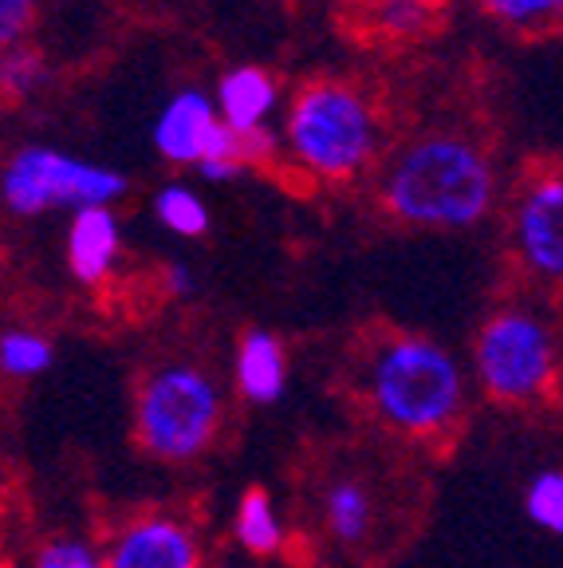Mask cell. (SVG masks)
I'll return each instance as SVG.
<instances>
[{"instance_id": "8", "label": "cell", "mask_w": 563, "mask_h": 568, "mask_svg": "<svg viewBox=\"0 0 563 568\" xmlns=\"http://www.w3.org/2000/svg\"><path fill=\"white\" fill-rule=\"evenodd\" d=\"M99 568H202L197 532L174 514H134L106 537Z\"/></svg>"}, {"instance_id": "22", "label": "cell", "mask_w": 563, "mask_h": 568, "mask_svg": "<svg viewBox=\"0 0 563 568\" xmlns=\"http://www.w3.org/2000/svg\"><path fill=\"white\" fill-rule=\"evenodd\" d=\"M35 0H0V48L20 44L24 28L32 24Z\"/></svg>"}, {"instance_id": "15", "label": "cell", "mask_w": 563, "mask_h": 568, "mask_svg": "<svg viewBox=\"0 0 563 568\" xmlns=\"http://www.w3.org/2000/svg\"><path fill=\"white\" fill-rule=\"evenodd\" d=\"M52 367V344L35 332H4L0 336V372L12 379H28Z\"/></svg>"}, {"instance_id": "11", "label": "cell", "mask_w": 563, "mask_h": 568, "mask_svg": "<svg viewBox=\"0 0 563 568\" xmlns=\"http://www.w3.org/2000/svg\"><path fill=\"white\" fill-rule=\"evenodd\" d=\"M324 529L335 545L355 549V545L370 541L375 532V494L362 478L344 474L331 478L324 489Z\"/></svg>"}, {"instance_id": "4", "label": "cell", "mask_w": 563, "mask_h": 568, "mask_svg": "<svg viewBox=\"0 0 563 568\" xmlns=\"http://www.w3.org/2000/svg\"><path fill=\"white\" fill-rule=\"evenodd\" d=\"M473 359L484 395L504 407L540 403L560 372L552 328L524 308L497 312L477 336Z\"/></svg>"}, {"instance_id": "7", "label": "cell", "mask_w": 563, "mask_h": 568, "mask_svg": "<svg viewBox=\"0 0 563 568\" xmlns=\"http://www.w3.org/2000/svg\"><path fill=\"white\" fill-rule=\"evenodd\" d=\"M154 142L170 162H256L265 159V134L240 139L221 123L202 91H182L158 115Z\"/></svg>"}, {"instance_id": "13", "label": "cell", "mask_w": 563, "mask_h": 568, "mask_svg": "<svg viewBox=\"0 0 563 568\" xmlns=\"http://www.w3.org/2000/svg\"><path fill=\"white\" fill-rule=\"evenodd\" d=\"M288 383V364H284V347L273 332H245L237 347V387L248 403H276Z\"/></svg>"}, {"instance_id": "17", "label": "cell", "mask_w": 563, "mask_h": 568, "mask_svg": "<svg viewBox=\"0 0 563 568\" xmlns=\"http://www.w3.org/2000/svg\"><path fill=\"white\" fill-rule=\"evenodd\" d=\"M44 83V55L28 44L0 48V95L24 99Z\"/></svg>"}, {"instance_id": "23", "label": "cell", "mask_w": 563, "mask_h": 568, "mask_svg": "<svg viewBox=\"0 0 563 568\" xmlns=\"http://www.w3.org/2000/svg\"><path fill=\"white\" fill-rule=\"evenodd\" d=\"M197 170H202V178H209V182H233V178L245 174L240 162H197Z\"/></svg>"}, {"instance_id": "10", "label": "cell", "mask_w": 563, "mask_h": 568, "mask_svg": "<svg viewBox=\"0 0 563 568\" xmlns=\"http://www.w3.org/2000/svg\"><path fill=\"white\" fill-rule=\"evenodd\" d=\"M123 233L111 205H88L75 210V222L68 230V265L83 284H99L119 261Z\"/></svg>"}, {"instance_id": "16", "label": "cell", "mask_w": 563, "mask_h": 568, "mask_svg": "<svg viewBox=\"0 0 563 568\" xmlns=\"http://www.w3.org/2000/svg\"><path fill=\"white\" fill-rule=\"evenodd\" d=\"M154 213L166 230L182 233V237H197V233L209 230V210L205 202L185 186H166L158 197H154Z\"/></svg>"}, {"instance_id": "19", "label": "cell", "mask_w": 563, "mask_h": 568, "mask_svg": "<svg viewBox=\"0 0 563 568\" xmlns=\"http://www.w3.org/2000/svg\"><path fill=\"white\" fill-rule=\"evenodd\" d=\"M529 517L547 532L563 529V474L544 470L529 489Z\"/></svg>"}, {"instance_id": "12", "label": "cell", "mask_w": 563, "mask_h": 568, "mask_svg": "<svg viewBox=\"0 0 563 568\" xmlns=\"http://www.w3.org/2000/svg\"><path fill=\"white\" fill-rule=\"evenodd\" d=\"M221 123L229 126L240 139H256L265 126L268 111L276 106V83L268 80L265 71L256 68H237L221 80Z\"/></svg>"}, {"instance_id": "24", "label": "cell", "mask_w": 563, "mask_h": 568, "mask_svg": "<svg viewBox=\"0 0 563 568\" xmlns=\"http://www.w3.org/2000/svg\"><path fill=\"white\" fill-rule=\"evenodd\" d=\"M170 288H174V293H185V288H190V268L170 265Z\"/></svg>"}, {"instance_id": "1", "label": "cell", "mask_w": 563, "mask_h": 568, "mask_svg": "<svg viewBox=\"0 0 563 568\" xmlns=\"http://www.w3.org/2000/svg\"><path fill=\"white\" fill-rule=\"evenodd\" d=\"M355 395L390 435L433 443L449 438L465 418V375L458 359L426 336L387 332L362 347Z\"/></svg>"}, {"instance_id": "18", "label": "cell", "mask_w": 563, "mask_h": 568, "mask_svg": "<svg viewBox=\"0 0 563 568\" xmlns=\"http://www.w3.org/2000/svg\"><path fill=\"white\" fill-rule=\"evenodd\" d=\"M433 0H375V20L382 32L418 36L433 24Z\"/></svg>"}, {"instance_id": "9", "label": "cell", "mask_w": 563, "mask_h": 568, "mask_svg": "<svg viewBox=\"0 0 563 568\" xmlns=\"http://www.w3.org/2000/svg\"><path fill=\"white\" fill-rule=\"evenodd\" d=\"M520 261L544 281L563 276V186L560 178H540L516 210Z\"/></svg>"}, {"instance_id": "2", "label": "cell", "mask_w": 563, "mask_h": 568, "mask_svg": "<svg viewBox=\"0 0 563 568\" xmlns=\"http://www.w3.org/2000/svg\"><path fill=\"white\" fill-rule=\"evenodd\" d=\"M387 205L410 225L461 230L484 217L493 202V170L461 139H422L406 146L382 178Z\"/></svg>"}, {"instance_id": "21", "label": "cell", "mask_w": 563, "mask_h": 568, "mask_svg": "<svg viewBox=\"0 0 563 568\" xmlns=\"http://www.w3.org/2000/svg\"><path fill=\"white\" fill-rule=\"evenodd\" d=\"M35 568H99V552L83 541H68V537H55L40 549Z\"/></svg>"}, {"instance_id": "5", "label": "cell", "mask_w": 563, "mask_h": 568, "mask_svg": "<svg viewBox=\"0 0 563 568\" xmlns=\"http://www.w3.org/2000/svg\"><path fill=\"white\" fill-rule=\"evenodd\" d=\"M291 151L316 174H355L375 151V115L344 83H316L291 106Z\"/></svg>"}, {"instance_id": "14", "label": "cell", "mask_w": 563, "mask_h": 568, "mask_svg": "<svg viewBox=\"0 0 563 568\" xmlns=\"http://www.w3.org/2000/svg\"><path fill=\"white\" fill-rule=\"evenodd\" d=\"M237 541L245 545L248 552L256 557H268L284 545V529H280V517H276V506L268 489L253 486L245 489L237 506Z\"/></svg>"}, {"instance_id": "6", "label": "cell", "mask_w": 563, "mask_h": 568, "mask_svg": "<svg viewBox=\"0 0 563 568\" xmlns=\"http://www.w3.org/2000/svg\"><path fill=\"white\" fill-rule=\"evenodd\" d=\"M126 194V178L119 170L91 166L71 159L55 146H24L0 174V197L20 217L63 210H88V205H111Z\"/></svg>"}, {"instance_id": "20", "label": "cell", "mask_w": 563, "mask_h": 568, "mask_svg": "<svg viewBox=\"0 0 563 568\" xmlns=\"http://www.w3.org/2000/svg\"><path fill=\"white\" fill-rule=\"evenodd\" d=\"M493 17H501L512 28H540L560 17L563 0H484Z\"/></svg>"}, {"instance_id": "3", "label": "cell", "mask_w": 563, "mask_h": 568, "mask_svg": "<svg viewBox=\"0 0 563 568\" xmlns=\"http://www.w3.org/2000/svg\"><path fill=\"white\" fill-rule=\"evenodd\" d=\"M221 426V390L194 364L150 372L134 395V443L162 462H190L209 450Z\"/></svg>"}]
</instances>
